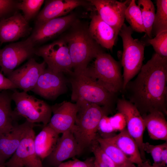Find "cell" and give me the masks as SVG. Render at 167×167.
I'll return each mask as SVG.
<instances>
[{"mask_svg": "<svg viewBox=\"0 0 167 167\" xmlns=\"http://www.w3.org/2000/svg\"><path fill=\"white\" fill-rule=\"evenodd\" d=\"M143 116L158 111L167 114V58L155 53L122 91Z\"/></svg>", "mask_w": 167, "mask_h": 167, "instance_id": "cell-1", "label": "cell"}, {"mask_svg": "<svg viewBox=\"0 0 167 167\" xmlns=\"http://www.w3.org/2000/svg\"><path fill=\"white\" fill-rule=\"evenodd\" d=\"M88 27L77 20L61 37L67 45L74 72L85 71L90 62L104 52L92 37Z\"/></svg>", "mask_w": 167, "mask_h": 167, "instance_id": "cell-2", "label": "cell"}, {"mask_svg": "<svg viewBox=\"0 0 167 167\" xmlns=\"http://www.w3.org/2000/svg\"><path fill=\"white\" fill-rule=\"evenodd\" d=\"M75 122L71 129L80 153L96 141L99 122L110 108L84 100H79Z\"/></svg>", "mask_w": 167, "mask_h": 167, "instance_id": "cell-3", "label": "cell"}, {"mask_svg": "<svg viewBox=\"0 0 167 167\" xmlns=\"http://www.w3.org/2000/svg\"><path fill=\"white\" fill-rule=\"evenodd\" d=\"M69 75L72 101L76 102L79 100H84L110 108L114 101L115 94L99 85L90 75L88 68L85 71H73Z\"/></svg>", "mask_w": 167, "mask_h": 167, "instance_id": "cell-4", "label": "cell"}, {"mask_svg": "<svg viewBox=\"0 0 167 167\" xmlns=\"http://www.w3.org/2000/svg\"><path fill=\"white\" fill-rule=\"evenodd\" d=\"M133 30L124 23L118 34L121 37L123 50L121 64L123 68L122 91L127 84L140 71L143 60L145 44L132 36Z\"/></svg>", "mask_w": 167, "mask_h": 167, "instance_id": "cell-5", "label": "cell"}, {"mask_svg": "<svg viewBox=\"0 0 167 167\" xmlns=\"http://www.w3.org/2000/svg\"><path fill=\"white\" fill-rule=\"evenodd\" d=\"M95 59L93 66L92 68L88 67L91 76L111 93L122 91L123 79L120 63L104 52L99 54Z\"/></svg>", "mask_w": 167, "mask_h": 167, "instance_id": "cell-6", "label": "cell"}, {"mask_svg": "<svg viewBox=\"0 0 167 167\" xmlns=\"http://www.w3.org/2000/svg\"><path fill=\"white\" fill-rule=\"evenodd\" d=\"M11 97L15 105V110L19 117L28 122L36 124L42 123L43 126L49 123L52 116L51 106L43 100L28 94L27 92L14 89Z\"/></svg>", "mask_w": 167, "mask_h": 167, "instance_id": "cell-7", "label": "cell"}, {"mask_svg": "<svg viewBox=\"0 0 167 167\" xmlns=\"http://www.w3.org/2000/svg\"><path fill=\"white\" fill-rule=\"evenodd\" d=\"M35 54L42 57L48 67L54 71L69 74L73 72L68 47L62 37L35 49Z\"/></svg>", "mask_w": 167, "mask_h": 167, "instance_id": "cell-8", "label": "cell"}, {"mask_svg": "<svg viewBox=\"0 0 167 167\" xmlns=\"http://www.w3.org/2000/svg\"><path fill=\"white\" fill-rule=\"evenodd\" d=\"M35 45L28 38L24 41L12 43L0 49V66L7 75L14 69L35 54Z\"/></svg>", "mask_w": 167, "mask_h": 167, "instance_id": "cell-9", "label": "cell"}, {"mask_svg": "<svg viewBox=\"0 0 167 167\" xmlns=\"http://www.w3.org/2000/svg\"><path fill=\"white\" fill-rule=\"evenodd\" d=\"M116 109L124 117L127 131L136 142L143 159L145 156L143 146L145 126L141 114L134 105L124 97L118 100Z\"/></svg>", "mask_w": 167, "mask_h": 167, "instance_id": "cell-10", "label": "cell"}, {"mask_svg": "<svg viewBox=\"0 0 167 167\" xmlns=\"http://www.w3.org/2000/svg\"><path fill=\"white\" fill-rule=\"evenodd\" d=\"M34 128L27 131L15 153L4 164L5 167H44L35 151Z\"/></svg>", "mask_w": 167, "mask_h": 167, "instance_id": "cell-11", "label": "cell"}, {"mask_svg": "<svg viewBox=\"0 0 167 167\" xmlns=\"http://www.w3.org/2000/svg\"><path fill=\"white\" fill-rule=\"evenodd\" d=\"M67 88V81L63 73L54 71L47 67L31 91L45 99L54 100L65 93Z\"/></svg>", "mask_w": 167, "mask_h": 167, "instance_id": "cell-12", "label": "cell"}, {"mask_svg": "<svg viewBox=\"0 0 167 167\" xmlns=\"http://www.w3.org/2000/svg\"><path fill=\"white\" fill-rule=\"evenodd\" d=\"M77 20L75 14L71 13L43 23L35 24L34 29L28 38L35 46L66 31Z\"/></svg>", "mask_w": 167, "mask_h": 167, "instance_id": "cell-13", "label": "cell"}, {"mask_svg": "<svg viewBox=\"0 0 167 167\" xmlns=\"http://www.w3.org/2000/svg\"><path fill=\"white\" fill-rule=\"evenodd\" d=\"M44 61L39 63L32 58L22 66L14 70L7 78L17 88L28 92L35 86L41 75L45 69Z\"/></svg>", "mask_w": 167, "mask_h": 167, "instance_id": "cell-14", "label": "cell"}, {"mask_svg": "<svg viewBox=\"0 0 167 167\" xmlns=\"http://www.w3.org/2000/svg\"><path fill=\"white\" fill-rule=\"evenodd\" d=\"M87 1L94 6L101 19L119 33L124 23L125 13L129 1L123 2L115 0Z\"/></svg>", "mask_w": 167, "mask_h": 167, "instance_id": "cell-15", "label": "cell"}, {"mask_svg": "<svg viewBox=\"0 0 167 167\" xmlns=\"http://www.w3.org/2000/svg\"><path fill=\"white\" fill-rule=\"evenodd\" d=\"M51 108L53 115L48 125L59 134L71 130L75 121L77 104L64 101Z\"/></svg>", "mask_w": 167, "mask_h": 167, "instance_id": "cell-16", "label": "cell"}, {"mask_svg": "<svg viewBox=\"0 0 167 167\" xmlns=\"http://www.w3.org/2000/svg\"><path fill=\"white\" fill-rule=\"evenodd\" d=\"M31 29L28 22L17 11L10 16L0 19V42L18 40L28 35Z\"/></svg>", "mask_w": 167, "mask_h": 167, "instance_id": "cell-17", "label": "cell"}, {"mask_svg": "<svg viewBox=\"0 0 167 167\" xmlns=\"http://www.w3.org/2000/svg\"><path fill=\"white\" fill-rule=\"evenodd\" d=\"M38 126L26 120L22 124H14L9 132L0 136V165H4L13 155L28 130Z\"/></svg>", "mask_w": 167, "mask_h": 167, "instance_id": "cell-18", "label": "cell"}, {"mask_svg": "<svg viewBox=\"0 0 167 167\" xmlns=\"http://www.w3.org/2000/svg\"><path fill=\"white\" fill-rule=\"evenodd\" d=\"M71 130L62 134L52 153L45 160L51 167H58L65 161L80 154Z\"/></svg>", "mask_w": 167, "mask_h": 167, "instance_id": "cell-19", "label": "cell"}, {"mask_svg": "<svg viewBox=\"0 0 167 167\" xmlns=\"http://www.w3.org/2000/svg\"><path fill=\"white\" fill-rule=\"evenodd\" d=\"M87 2L81 0L45 1L44 8L37 16L35 24L66 15L78 6H86Z\"/></svg>", "mask_w": 167, "mask_h": 167, "instance_id": "cell-20", "label": "cell"}, {"mask_svg": "<svg viewBox=\"0 0 167 167\" xmlns=\"http://www.w3.org/2000/svg\"><path fill=\"white\" fill-rule=\"evenodd\" d=\"M91 16L88 29L92 37L101 47L111 50L118 33L97 14L93 13Z\"/></svg>", "mask_w": 167, "mask_h": 167, "instance_id": "cell-21", "label": "cell"}, {"mask_svg": "<svg viewBox=\"0 0 167 167\" xmlns=\"http://www.w3.org/2000/svg\"><path fill=\"white\" fill-rule=\"evenodd\" d=\"M106 139L114 144L132 163L138 165L143 162L136 142L126 128L118 134Z\"/></svg>", "mask_w": 167, "mask_h": 167, "instance_id": "cell-22", "label": "cell"}, {"mask_svg": "<svg viewBox=\"0 0 167 167\" xmlns=\"http://www.w3.org/2000/svg\"><path fill=\"white\" fill-rule=\"evenodd\" d=\"M59 134L47 124L44 126L40 132L35 135L34 139L35 151L42 161L54 149L60 137Z\"/></svg>", "mask_w": 167, "mask_h": 167, "instance_id": "cell-23", "label": "cell"}, {"mask_svg": "<svg viewBox=\"0 0 167 167\" xmlns=\"http://www.w3.org/2000/svg\"><path fill=\"white\" fill-rule=\"evenodd\" d=\"M165 115L158 111L142 116L145 128L150 138L154 140L167 141V122Z\"/></svg>", "mask_w": 167, "mask_h": 167, "instance_id": "cell-24", "label": "cell"}, {"mask_svg": "<svg viewBox=\"0 0 167 167\" xmlns=\"http://www.w3.org/2000/svg\"><path fill=\"white\" fill-rule=\"evenodd\" d=\"M6 91H0V136L9 132L14 121L19 117L12 109L11 93Z\"/></svg>", "mask_w": 167, "mask_h": 167, "instance_id": "cell-25", "label": "cell"}, {"mask_svg": "<svg viewBox=\"0 0 167 167\" xmlns=\"http://www.w3.org/2000/svg\"><path fill=\"white\" fill-rule=\"evenodd\" d=\"M96 140L103 151L118 167H136L114 144L106 138L98 136Z\"/></svg>", "mask_w": 167, "mask_h": 167, "instance_id": "cell-26", "label": "cell"}, {"mask_svg": "<svg viewBox=\"0 0 167 167\" xmlns=\"http://www.w3.org/2000/svg\"><path fill=\"white\" fill-rule=\"evenodd\" d=\"M125 19L133 31L146 32L143 24L141 11L135 0H131L125 13Z\"/></svg>", "mask_w": 167, "mask_h": 167, "instance_id": "cell-27", "label": "cell"}, {"mask_svg": "<svg viewBox=\"0 0 167 167\" xmlns=\"http://www.w3.org/2000/svg\"><path fill=\"white\" fill-rule=\"evenodd\" d=\"M137 5L141 11L145 33L149 39L152 38V27L155 15L154 5L150 0H139Z\"/></svg>", "mask_w": 167, "mask_h": 167, "instance_id": "cell-28", "label": "cell"}, {"mask_svg": "<svg viewBox=\"0 0 167 167\" xmlns=\"http://www.w3.org/2000/svg\"><path fill=\"white\" fill-rule=\"evenodd\" d=\"M156 11L152 26V36L167 31V0H156Z\"/></svg>", "mask_w": 167, "mask_h": 167, "instance_id": "cell-29", "label": "cell"}, {"mask_svg": "<svg viewBox=\"0 0 167 167\" xmlns=\"http://www.w3.org/2000/svg\"><path fill=\"white\" fill-rule=\"evenodd\" d=\"M44 1L43 0H23L18 2L17 9L22 11L24 17L28 22L38 13Z\"/></svg>", "mask_w": 167, "mask_h": 167, "instance_id": "cell-30", "label": "cell"}, {"mask_svg": "<svg viewBox=\"0 0 167 167\" xmlns=\"http://www.w3.org/2000/svg\"><path fill=\"white\" fill-rule=\"evenodd\" d=\"M147 41L152 46L156 54L167 58V31L159 33L154 38L148 39Z\"/></svg>", "mask_w": 167, "mask_h": 167, "instance_id": "cell-31", "label": "cell"}, {"mask_svg": "<svg viewBox=\"0 0 167 167\" xmlns=\"http://www.w3.org/2000/svg\"><path fill=\"white\" fill-rule=\"evenodd\" d=\"M91 149L94 156V163L98 167H118L103 151L97 140L92 146Z\"/></svg>", "mask_w": 167, "mask_h": 167, "instance_id": "cell-32", "label": "cell"}, {"mask_svg": "<svg viewBox=\"0 0 167 167\" xmlns=\"http://www.w3.org/2000/svg\"><path fill=\"white\" fill-rule=\"evenodd\" d=\"M164 143L159 145H153L148 142L143 143V150L150 153L153 160V165L157 167H161V155Z\"/></svg>", "mask_w": 167, "mask_h": 167, "instance_id": "cell-33", "label": "cell"}, {"mask_svg": "<svg viewBox=\"0 0 167 167\" xmlns=\"http://www.w3.org/2000/svg\"><path fill=\"white\" fill-rule=\"evenodd\" d=\"M18 2L13 0H0V19L16 11Z\"/></svg>", "mask_w": 167, "mask_h": 167, "instance_id": "cell-34", "label": "cell"}, {"mask_svg": "<svg viewBox=\"0 0 167 167\" xmlns=\"http://www.w3.org/2000/svg\"><path fill=\"white\" fill-rule=\"evenodd\" d=\"M94 157L88 158L84 161L77 159L63 162L58 167H94Z\"/></svg>", "mask_w": 167, "mask_h": 167, "instance_id": "cell-35", "label": "cell"}, {"mask_svg": "<svg viewBox=\"0 0 167 167\" xmlns=\"http://www.w3.org/2000/svg\"><path fill=\"white\" fill-rule=\"evenodd\" d=\"M104 134H110L115 131L112 126L109 117L107 115L103 116L101 120L98 127V131Z\"/></svg>", "mask_w": 167, "mask_h": 167, "instance_id": "cell-36", "label": "cell"}, {"mask_svg": "<svg viewBox=\"0 0 167 167\" xmlns=\"http://www.w3.org/2000/svg\"><path fill=\"white\" fill-rule=\"evenodd\" d=\"M110 123L114 129L121 131L125 128L126 124L123 115L118 113L113 117H109Z\"/></svg>", "mask_w": 167, "mask_h": 167, "instance_id": "cell-37", "label": "cell"}, {"mask_svg": "<svg viewBox=\"0 0 167 167\" xmlns=\"http://www.w3.org/2000/svg\"><path fill=\"white\" fill-rule=\"evenodd\" d=\"M17 88L7 77L0 73V91Z\"/></svg>", "mask_w": 167, "mask_h": 167, "instance_id": "cell-38", "label": "cell"}, {"mask_svg": "<svg viewBox=\"0 0 167 167\" xmlns=\"http://www.w3.org/2000/svg\"><path fill=\"white\" fill-rule=\"evenodd\" d=\"M161 166L165 167L167 162V142L164 143V146L162 150L161 155Z\"/></svg>", "mask_w": 167, "mask_h": 167, "instance_id": "cell-39", "label": "cell"}, {"mask_svg": "<svg viewBox=\"0 0 167 167\" xmlns=\"http://www.w3.org/2000/svg\"><path fill=\"white\" fill-rule=\"evenodd\" d=\"M137 167H157L151 165L148 161H143L140 164L138 165Z\"/></svg>", "mask_w": 167, "mask_h": 167, "instance_id": "cell-40", "label": "cell"}, {"mask_svg": "<svg viewBox=\"0 0 167 167\" xmlns=\"http://www.w3.org/2000/svg\"><path fill=\"white\" fill-rule=\"evenodd\" d=\"M94 167H98L94 163Z\"/></svg>", "mask_w": 167, "mask_h": 167, "instance_id": "cell-41", "label": "cell"}]
</instances>
